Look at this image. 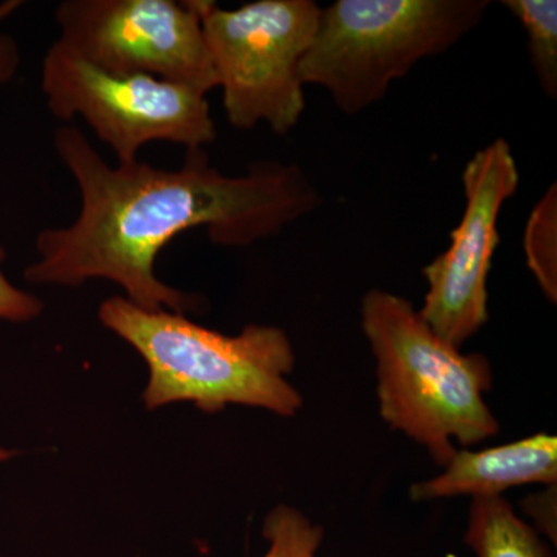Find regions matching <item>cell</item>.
Wrapping results in <instances>:
<instances>
[{
  "label": "cell",
  "mask_w": 557,
  "mask_h": 557,
  "mask_svg": "<svg viewBox=\"0 0 557 557\" xmlns=\"http://www.w3.org/2000/svg\"><path fill=\"white\" fill-rule=\"evenodd\" d=\"M53 146L78 186L81 209L70 225L40 231L39 259L24 270L30 284L78 287L104 278L141 309L197 313L200 295L157 276L161 249L196 228L219 247H248L319 207L296 164L260 161L247 174L225 175L200 148L186 149L175 170L139 160L112 166L75 126L58 127Z\"/></svg>",
  "instance_id": "1"
},
{
  "label": "cell",
  "mask_w": 557,
  "mask_h": 557,
  "mask_svg": "<svg viewBox=\"0 0 557 557\" xmlns=\"http://www.w3.org/2000/svg\"><path fill=\"white\" fill-rule=\"evenodd\" d=\"M98 318L148 364L146 409L189 401L208 413L240 405L288 418L302 408L287 380L295 350L282 329L251 324L239 335H223L186 314L141 309L124 296L106 299Z\"/></svg>",
  "instance_id": "2"
},
{
  "label": "cell",
  "mask_w": 557,
  "mask_h": 557,
  "mask_svg": "<svg viewBox=\"0 0 557 557\" xmlns=\"http://www.w3.org/2000/svg\"><path fill=\"white\" fill-rule=\"evenodd\" d=\"M362 332L376 359L380 416L445 468L457 445H478L500 432L485 394L493 370L482 354H461L438 336L408 299L370 289Z\"/></svg>",
  "instance_id": "3"
},
{
  "label": "cell",
  "mask_w": 557,
  "mask_h": 557,
  "mask_svg": "<svg viewBox=\"0 0 557 557\" xmlns=\"http://www.w3.org/2000/svg\"><path fill=\"white\" fill-rule=\"evenodd\" d=\"M490 7V0H336L321 9L300 81L327 90L336 108L357 115L418 62L475 30Z\"/></svg>",
  "instance_id": "4"
},
{
  "label": "cell",
  "mask_w": 557,
  "mask_h": 557,
  "mask_svg": "<svg viewBox=\"0 0 557 557\" xmlns=\"http://www.w3.org/2000/svg\"><path fill=\"white\" fill-rule=\"evenodd\" d=\"M194 5L231 126L267 124L278 135L295 129L306 110L300 62L321 7L313 0H256L233 10L209 0Z\"/></svg>",
  "instance_id": "5"
},
{
  "label": "cell",
  "mask_w": 557,
  "mask_h": 557,
  "mask_svg": "<svg viewBox=\"0 0 557 557\" xmlns=\"http://www.w3.org/2000/svg\"><path fill=\"white\" fill-rule=\"evenodd\" d=\"M51 115L84 120L120 164L134 163L150 143L205 149L218 138L207 95L146 75H113L95 67L61 40L40 70Z\"/></svg>",
  "instance_id": "6"
},
{
  "label": "cell",
  "mask_w": 557,
  "mask_h": 557,
  "mask_svg": "<svg viewBox=\"0 0 557 557\" xmlns=\"http://www.w3.org/2000/svg\"><path fill=\"white\" fill-rule=\"evenodd\" d=\"M54 20L58 40L95 67L219 89L194 0H64Z\"/></svg>",
  "instance_id": "7"
},
{
  "label": "cell",
  "mask_w": 557,
  "mask_h": 557,
  "mask_svg": "<svg viewBox=\"0 0 557 557\" xmlns=\"http://www.w3.org/2000/svg\"><path fill=\"white\" fill-rule=\"evenodd\" d=\"M465 212L445 252L423 269L428 289L418 310L429 327L460 348L490 319L487 277L502 208L518 193V163L507 139L478 150L465 166Z\"/></svg>",
  "instance_id": "8"
},
{
  "label": "cell",
  "mask_w": 557,
  "mask_h": 557,
  "mask_svg": "<svg viewBox=\"0 0 557 557\" xmlns=\"http://www.w3.org/2000/svg\"><path fill=\"white\" fill-rule=\"evenodd\" d=\"M556 483L557 438L534 434L494 448L457 449L442 474L410 487V497L416 502L497 497L512 486Z\"/></svg>",
  "instance_id": "9"
},
{
  "label": "cell",
  "mask_w": 557,
  "mask_h": 557,
  "mask_svg": "<svg viewBox=\"0 0 557 557\" xmlns=\"http://www.w3.org/2000/svg\"><path fill=\"white\" fill-rule=\"evenodd\" d=\"M465 544L478 557H555L502 496L472 498Z\"/></svg>",
  "instance_id": "10"
},
{
  "label": "cell",
  "mask_w": 557,
  "mask_h": 557,
  "mask_svg": "<svg viewBox=\"0 0 557 557\" xmlns=\"http://www.w3.org/2000/svg\"><path fill=\"white\" fill-rule=\"evenodd\" d=\"M505 7L527 33L528 53L537 83L549 98L557 97L556 0H504Z\"/></svg>",
  "instance_id": "11"
},
{
  "label": "cell",
  "mask_w": 557,
  "mask_h": 557,
  "mask_svg": "<svg viewBox=\"0 0 557 557\" xmlns=\"http://www.w3.org/2000/svg\"><path fill=\"white\" fill-rule=\"evenodd\" d=\"M527 267L549 302H557V189L556 183L531 211L523 237Z\"/></svg>",
  "instance_id": "12"
},
{
  "label": "cell",
  "mask_w": 557,
  "mask_h": 557,
  "mask_svg": "<svg viewBox=\"0 0 557 557\" xmlns=\"http://www.w3.org/2000/svg\"><path fill=\"white\" fill-rule=\"evenodd\" d=\"M262 534L269 541V552L263 557H318L324 541V528L288 505L271 509Z\"/></svg>",
  "instance_id": "13"
},
{
  "label": "cell",
  "mask_w": 557,
  "mask_h": 557,
  "mask_svg": "<svg viewBox=\"0 0 557 557\" xmlns=\"http://www.w3.org/2000/svg\"><path fill=\"white\" fill-rule=\"evenodd\" d=\"M5 256V249L0 247V321L16 322V324L33 321L42 313L44 302L30 293L11 284L2 271Z\"/></svg>",
  "instance_id": "14"
},
{
  "label": "cell",
  "mask_w": 557,
  "mask_h": 557,
  "mask_svg": "<svg viewBox=\"0 0 557 557\" xmlns=\"http://www.w3.org/2000/svg\"><path fill=\"white\" fill-rule=\"evenodd\" d=\"M523 509L534 519L537 533L545 534L556 545V485L549 486L544 494L523 502Z\"/></svg>",
  "instance_id": "15"
},
{
  "label": "cell",
  "mask_w": 557,
  "mask_h": 557,
  "mask_svg": "<svg viewBox=\"0 0 557 557\" xmlns=\"http://www.w3.org/2000/svg\"><path fill=\"white\" fill-rule=\"evenodd\" d=\"M21 5L20 2H7L0 5V20L9 16ZM21 65V51L16 40L0 32V87L9 84L16 76Z\"/></svg>",
  "instance_id": "16"
},
{
  "label": "cell",
  "mask_w": 557,
  "mask_h": 557,
  "mask_svg": "<svg viewBox=\"0 0 557 557\" xmlns=\"http://www.w3.org/2000/svg\"><path fill=\"white\" fill-rule=\"evenodd\" d=\"M11 457H14V450L5 449L3 446H0V463L10 460Z\"/></svg>",
  "instance_id": "17"
}]
</instances>
